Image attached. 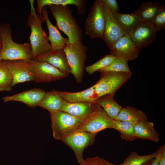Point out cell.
Segmentation results:
<instances>
[{
  "mask_svg": "<svg viewBox=\"0 0 165 165\" xmlns=\"http://www.w3.org/2000/svg\"><path fill=\"white\" fill-rule=\"evenodd\" d=\"M10 25L4 23L0 25V37L2 46L0 52V61H12L32 60V50L30 43L19 44L15 42L12 38Z\"/></svg>",
  "mask_w": 165,
  "mask_h": 165,
  "instance_id": "cell-1",
  "label": "cell"
},
{
  "mask_svg": "<svg viewBox=\"0 0 165 165\" xmlns=\"http://www.w3.org/2000/svg\"><path fill=\"white\" fill-rule=\"evenodd\" d=\"M31 12L28 18V25L31 29L30 44L32 50L33 60L38 56L51 50L46 33L43 30L42 24L44 21L39 15L37 13L34 7V0H30Z\"/></svg>",
  "mask_w": 165,
  "mask_h": 165,
  "instance_id": "cell-2",
  "label": "cell"
},
{
  "mask_svg": "<svg viewBox=\"0 0 165 165\" xmlns=\"http://www.w3.org/2000/svg\"><path fill=\"white\" fill-rule=\"evenodd\" d=\"M56 22L57 27L68 36L71 43L81 41L82 31L73 16L68 6H48Z\"/></svg>",
  "mask_w": 165,
  "mask_h": 165,
  "instance_id": "cell-3",
  "label": "cell"
},
{
  "mask_svg": "<svg viewBox=\"0 0 165 165\" xmlns=\"http://www.w3.org/2000/svg\"><path fill=\"white\" fill-rule=\"evenodd\" d=\"M54 138L61 140L78 130L84 121L63 111L50 112Z\"/></svg>",
  "mask_w": 165,
  "mask_h": 165,
  "instance_id": "cell-4",
  "label": "cell"
},
{
  "mask_svg": "<svg viewBox=\"0 0 165 165\" xmlns=\"http://www.w3.org/2000/svg\"><path fill=\"white\" fill-rule=\"evenodd\" d=\"M88 49L81 41H78L72 43L68 42L63 49L71 69V74L78 83L81 82L82 79Z\"/></svg>",
  "mask_w": 165,
  "mask_h": 165,
  "instance_id": "cell-5",
  "label": "cell"
},
{
  "mask_svg": "<svg viewBox=\"0 0 165 165\" xmlns=\"http://www.w3.org/2000/svg\"><path fill=\"white\" fill-rule=\"evenodd\" d=\"M93 86L99 97L110 95L113 96L117 90L131 76V72H108Z\"/></svg>",
  "mask_w": 165,
  "mask_h": 165,
  "instance_id": "cell-6",
  "label": "cell"
},
{
  "mask_svg": "<svg viewBox=\"0 0 165 165\" xmlns=\"http://www.w3.org/2000/svg\"><path fill=\"white\" fill-rule=\"evenodd\" d=\"M105 20L101 0L94 3L85 25L86 33L91 38H101L104 35Z\"/></svg>",
  "mask_w": 165,
  "mask_h": 165,
  "instance_id": "cell-7",
  "label": "cell"
},
{
  "mask_svg": "<svg viewBox=\"0 0 165 165\" xmlns=\"http://www.w3.org/2000/svg\"><path fill=\"white\" fill-rule=\"evenodd\" d=\"M30 68L36 82H48L59 80L69 75L44 61L32 60Z\"/></svg>",
  "mask_w": 165,
  "mask_h": 165,
  "instance_id": "cell-8",
  "label": "cell"
},
{
  "mask_svg": "<svg viewBox=\"0 0 165 165\" xmlns=\"http://www.w3.org/2000/svg\"><path fill=\"white\" fill-rule=\"evenodd\" d=\"M96 134L77 130L62 141L73 151L77 162L80 164L84 160V149L93 144Z\"/></svg>",
  "mask_w": 165,
  "mask_h": 165,
  "instance_id": "cell-9",
  "label": "cell"
},
{
  "mask_svg": "<svg viewBox=\"0 0 165 165\" xmlns=\"http://www.w3.org/2000/svg\"><path fill=\"white\" fill-rule=\"evenodd\" d=\"M113 120L97 104L92 113L84 121L78 130L97 134L101 131L111 128Z\"/></svg>",
  "mask_w": 165,
  "mask_h": 165,
  "instance_id": "cell-10",
  "label": "cell"
},
{
  "mask_svg": "<svg viewBox=\"0 0 165 165\" xmlns=\"http://www.w3.org/2000/svg\"><path fill=\"white\" fill-rule=\"evenodd\" d=\"M102 4L105 20L102 39L111 50L116 42L125 33L117 23L111 10L103 2Z\"/></svg>",
  "mask_w": 165,
  "mask_h": 165,
  "instance_id": "cell-11",
  "label": "cell"
},
{
  "mask_svg": "<svg viewBox=\"0 0 165 165\" xmlns=\"http://www.w3.org/2000/svg\"><path fill=\"white\" fill-rule=\"evenodd\" d=\"M157 31L152 23L141 21L129 34L140 50L156 40Z\"/></svg>",
  "mask_w": 165,
  "mask_h": 165,
  "instance_id": "cell-12",
  "label": "cell"
},
{
  "mask_svg": "<svg viewBox=\"0 0 165 165\" xmlns=\"http://www.w3.org/2000/svg\"><path fill=\"white\" fill-rule=\"evenodd\" d=\"M140 51L129 35L125 33L116 42L110 54L128 61L137 58Z\"/></svg>",
  "mask_w": 165,
  "mask_h": 165,
  "instance_id": "cell-13",
  "label": "cell"
},
{
  "mask_svg": "<svg viewBox=\"0 0 165 165\" xmlns=\"http://www.w3.org/2000/svg\"><path fill=\"white\" fill-rule=\"evenodd\" d=\"M30 61L24 60L7 61V66L12 78V86L17 84L34 81L30 68Z\"/></svg>",
  "mask_w": 165,
  "mask_h": 165,
  "instance_id": "cell-14",
  "label": "cell"
},
{
  "mask_svg": "<svg viewBox=\"0 0 165 165\" xmlns=\"http://www.w3.org/2000/svg\"><path fill=\"white\" fill-rule=\"evenodd\" d=\"M34 60L47 63L69 75L71 70L63 50H52L38 56Z\"/></svg>",
  "mask_w": 165,
  "mask_h": 165,
  "instance_id": "cell-15",
  "label": "cell"
},
{
  "mask_svg": "<svg viewBox=\"0 0 165 165\" xmlns=\"http://www.w3.org/2000/svg\"><path fill=\"white\" fill-rule=\"evenodd\" d=\"M97 105L96 102L70 103L64 100L59 110L84 121L90 116Z\"/></svg>",
  "mask_w": 165,
  "mask_h": 165,
  "instance_id": "cell-16",
  "label": "cell"
},
{
  "mask_svg": "<svg viewBox=\"0 0 165 165\" xmlns=\"http://www.w3.org/2000/svg\"><path fill=\"white\" fill-rule=\"evenodd\" d=\"M46 92L42 89L34 88L19 93L2 98L4 102L11 101L22 102L28 106L35 107L38 105Z\"/></svg>",
  "mask_w": 165,
  "mask_h": 165,
  "instance_id": "cell-17",
  "label": "cell"
},
{
  "mask_svg": "<svg viewBox=\"0 0 165 165\" xmlns=\"http://www.w3.org/2000/svg\"><path fill=\"white\" fill-rule=\"evenodd\" d=\"M41 13L48 30L49 35L48 38L49 41L50 42L51 50H63L69 42L68 38L64 37L57 27L51 23L49 17L48 12L46 6L43 8Z\"/></svg>",
  "mask_w": 165,
  "mask_h": 165,
  "instance_id": "cell-18",
  "label": "cell"
},
{
  "mask_svg": "<svg viewBox=\"0 0 165 165\" xmlns=\"http://www.w3.org/2000/svg\"><path fill=\"white\" fill-rule=\"evenodd\" d=\"M59 93L64 100L70 103L94 102L99 98L93 86L79 92L59 91Z\"/></svg>",
  "mask_w": 165,
  "mask_h": 165,
  "instance_id": "cell-19",
  "label": "cell"
},
{
  "mask_svg": "<svg viewBox=\"0 0 165 165\" xmlns=\"http://www.w3.org/2000/svg\"><path fill=\"white\" fill-rule=\"evenodd\" d=\"M134 130L137 139L148 140L156 142L159 141V134L155 130L153 123L147 119L135 123Z\"/></svg>",
  "mask_w": 165,
  "mask_h": 165,
  "instance_id": "cell-20",
  "label": "cell"
},
{
  "mask_svg": "<svg viewBox=\"0 0 165 165\" xmlns=\"http://www.w3.org/2000/svg\"><path fill=\"white\" fill-rule=\"evenodd\" d=\"M86 0H37V9L38 14L41 18H42L41 12L45 6L52 5L63 6L74 5L78 9V13L83 15L86 13Z\"/></svg>",
  "mask_w": 165,
  "mask_h": 165,
  "instance_id": "cell-21",
  "label": "cell"
},
{
  "mask_svg": "<svg viewBox=\"0 0 165 165\" xmlns=\"http://www.w3.org/2000/svg\"><path fill=\"white\" fill-rule=\"evenodd\" d=\"M161 5L159 2H145L133 13L141 21L152 23Z\"/></svg>",
  "mask_w": 165,
  "mask_h": 165,
  "instance_id": "cell-22",
  "label": "cell"
},
{
  "mask_svg": "<svg viewBox=\"0 0 165 165\" xmlns=\"http://www.w3.org/2000/svg\"><path fill=\"white\" fill-rule=\"evenodd\" d=\"M59 93L55 90L46 92L38 106L46 109L50 112L59 110L64 101Z\"/></svg>",
  "mask_w": 165,
  "mask_h": 165,
  "instance_id": "cell-23",
  "label": "cell"
},
{
  "mask_svg": "<svg viewBox=\"0 0 165 165\" xmlns=\"http://www.w3.org/2000/svg\"><path fill=\"white\" fill-rule=\"evenodd\" d=\"M95 102L101 106L109 117L114 120L116 119L123 108L114 100L113 96L110 95L102 96Z\"/></svg>",
  "mask_w": 165,
  "mask_h": 165,
  "instance_id": "cell-24",
  "label": "cell"
},
{
  "mask_svg": "<svg viewBox=\"0 0 165 165\" xmlns=\"http://www.w3.org/2000/svg\"><path fill=\"white\" fill-rule=\"evenodd\" d=\"M112 13L117 23L125 33L129 34L141 22L133 13Z\"/></svg>",
  "mask_w": 165,
  "mask_h": 165,
  "instance_id": "cell-25",
  "label": "cell"
},
{
  "mask_svg": "<svg viewBox=\"0 0 165 165\" xmlns=\"http://www.w3.org/2000/svg\"><path fill=\"white\" fill-rule=\"evenodd\" d=\"M147 119L145 113L141 110L131 106L123 108L115 120L127 121L134 124Z\"/></svg>",
  "mask_w": 165,
  "mask_h": 165,
  "instance_id": "cell-26",
  "label": "cell"
},
{
  "mask_svg": "<svg viewBox=\"0 0 165 165\" xmlns=\"http://www.w3.org/2000/svg\"><path fill=\"white\" fill-rule=\"evenodd\" d=\"M134 124L127 121L113 119L111 128L118 131L123 139L133 141L137 139L134 132Z\"/></svg>",
  "mask_w": 165,
  "mask_h": 165,
  "instance_id": "cell-27",
  "label": "cell"
},
{
  "mask_svg": "<svg viewBox=\"0 0 165 165\" xmlns=\"http://www.w3.org/2000/svg\"><path fill=\"white\" fill-rule=\"evenodd\" d=\"M159 152L157 150L154 152L147 155H140L137 152H131L122 163L118 165H143L156 158Z\"/></svg>",
  "mask_w": 165,
  "mask_h": 165,
  "instance_id": "cell-28",
  "label": "cell"
},
{
  "mask_svg": "<svg viewBox=\"0 0 165 165\" xmlns=\"http://www.w3.org/2000/svg\"><path fill=\"white\" fill-rule=\"evenodd\" d=\"M12 87V78L7 61H0V92L11 91Z\"/></svg>",
  "mask_w": 165,
  "mask_h": 165,
  "instance_id": "cell-29",
  "label": "cell"
},
{
  "mask_svg": "<svg viewBox=\"0 0 165 165\" xmlns=\"http://www.w3.org/2000/svg\"><path fill=\"white\" fill-rule=\"evenodd\" d=\"M98 72L101 73L108 72H131L127 61L117 57L108 66Z\"/></svg>",
  "mask_w": 165,
  "mask_h": 165,
  "instance_id": "cell-30",
  "label": "cell"
},
{
  "mask_svg": "<svg viewBox=\"0 0 165 165\" xmlns=\"http://www.w3.org/2000/svg\"><path fill=\"white\" fill-rule=\"evenodd\" d=\"M116 57L111 54L107 55L94 64L86 67L85 70L89 74H92L108 66Z\"/></svg>",
  "mask_w": 165,
  "mask_h": 165,
  "instance_id": "cell-31",
  "label": "cell"
},
{
  "mask_svg": "<svg viewBox=\"0 0 165 165\" xmlns=\"http://www.w3.org/2000/svg\"><path fill=\"white\" fill-rule=\"evenodd\" d=\"M157 31L165 28V7L161 5L152 22Z\"/></svg>",
  "mask_w": 165,
  "mask_h": 165,
  "instance_id": "cell-32",
  "label": "cell"
},
{
  "mask_svg": "<svg viewBox=\"0 0 165 165\" xmlns=\"http://www.w3.org/2000/svg\"><path fill=\"white\" fill-rule=\"evenodd\" d=\"M108 162L103 158L96 156L86 158L79 165H108Z\"/></svg>",
  "mask_w": 165,
  "mask_h": 165,
  "instance_id": "cell-33",
  "label": "cell"
},
{
  "mask_svg": "<svg viewBox=\"0 0 165 165\" xmlns=\"http://www.w3.org/2000/svg\"><path fill=\"white\" fill-rule=\"evenodd\" d=\"M113 13H119L118 4L116 0H101Z\"/></svg>",
  "mask_w": 165,
  "mask_h": 165,
  "instance_id": "cell-34",
  "label": "cell"
},
{
  "mask_svg": "<svg viewBox=\"0 0 165 165\" xmlns=\"http://www.w3.org/2000/svg\"><path fill=\"white\" fill-rule=\"evenodd\" d=\"M159 165H165V146H161V150L159 161Z\"/></svg>",
  "mask_w": 165,
  "mask_h": 165,
  "instance_id": "cell-35",
  "label": "cell"
},
{
  "mask_svg": "<svg viewBox=\"0 0 165 165\" xmlns=\"http://www.w3.org/2000/svg\"><path fill=\"white\" fill-rule=\"evenodd\" d=\"M159 152L157 156L153 159L150 165H159V161L160 153L161 150V146L160 147L159 149Z\"/></svg>",
  "mask_w": 165,
  "mask_h": 165,
  "instance_id": "cell-36",
  "label": "cell"
},
{
  "mask_svg": "<svg viewBox=\"0 0 165 165\" xmlns=\"http://www.w3.org/2000/svg\"><path fill=\"white\" fill-rule=\"evenodd\" d=\"M152 160L148 161L143 165H150Z\"/></svg>",
  "mask_w": 165,
  "mask_h": 165,
  "instance_id": "cell-37",
  "label": "cell"
},
{
  "mask_svg": "<svg viewBox=\"0 0 165 165\" xmlns=\"http://www.w3.org/2000/svg\"><path fill=\"white\" fill-rule=\"evenodd\" d=\"M2 46V41H1V38L0 37V52L1 50Z\"/></svg>",
  "mask_w": 165,
  "mask_h": 165,
  "instance_id": "cell-38",
  "label": "cell"
},
{
  "mask_svg": "<svg viewBox=\"0 0 165 165\" xmlns=\"http://www.w3.org/2000/svg\"><path fill=\"white\" fill-rule=\"evenodd\" d=\"M108 165H116L114 164L108 162Z\"/></svg>",
  "mask_w": 165,
  "mask_h": 165,
  "instance_id": "cell-39",
  "label": "cell"
}]
</instances>
